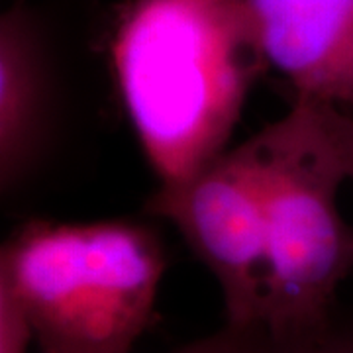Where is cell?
Wrapping results in <instances>:
<instances>
[{"instance_id":"obj_5","label":"cell","mask_w":353,"mask_h":353,"mask_svg":"<svg viewBox=\"0 0 353 353\" xmlns=\"http://www.w3.org/2000/svg\"><path fill=\"white\" fill-rule=\"evenodd\" d=\"M296 101L353 106V0H240Z\"/></svg>"},{"instance_id":"obj_7","label":"cell","mask_w":353,"mask_h":353,"mask_svg":"<svg viewBox=\"0 0 353 353\" xmlns=\"http://www.w3.org/2000/svg\"><path fill=\"white\" fill-rule=\"evenodd\" d=\"M261 353H353V330L341 328L338 320L316 334L287 341L265 338Z\"/></svg>"},{"instance_id":"obj_1","label":"cell","mask_w":353,"mask_h":353,"mask_svg":"<svg viewBox=\"0 0 353 353\" xmlns=\"http://www.w3.org/2000/svg\"><path fill=\"white\" fill-rule=\"evenodd\" d=\"M116 87L161 185L226 152L269 65L240 0H132L112 39Z\"/></svg>"},{"instance_id":"obj_8","label":"cell","mask_w":353,"mask_h":353,"mask_svg":"<svg viewBox=\"0 0 353 353\" xmlns=\"http://www.w3.org/2000/svg\"><path fill=\"white\" fill-rule=\"evenodd\" d=\"M314 110L316 120L330 139L334 152L340 159L345 176L353 181V118L338 110L328 102L308 101Z\"/></svg>"},{"instance_id":"obj_6","label":"cell","mask_w":353,"mask_h":353,"mask_svg":"<svg viewBox=\"0 0 353 353\" xmlns=\"http://www.w3.org/2000/svg\"><path fill=\"white\" fill-rule=\"evenodd\" d=\"M50 79L39 28L24 6L0 20V181L16 187L38 163L48 136Z\"/></svg>"},{"instance_id":"obj_4","label":"cell","mask_w":353,"mask_h":353,"mask_svg":"<svg viewBox=\"0 0 353 353\" xmlns=\"http://www.w3.org/2000/svg\"><path fill=\"white\" fill-rule=\"evenodd\" d=\"M148 212L175 224L220 285L226 324L261 334L267 277L261 155L255 136L183 183L161 185Z\"/></svg>"},{"instance_id":"obj_9","label":"cell","mask_w":353,"mask_h":353,"mask_svg":"<svg viewBox=\"0 0 353 353\" xmlns=\"http://www.w3.org/2000/svg\"><path fill=\"white\" fill-rule=\"evenodd\" d=\"M263 341V334L255 330L234 328L224 324V328H220L214 334L190 341L169 353H261Z\"/></svg>"},{"instance_id":"obj_3","label":"cell","mask_w":353,"mask_h":353,"mask_svg":"<svg viewBox=\"0 0 353 353\" xmlns=\"http://www.w3.org/2000/svg\"><path fill=\"white\" fill-rule=\"evenodd\" d=\"M255 139L267 241L261 334L304 338L336 322L338 290L353 271V228L338 206L347 176L308 101Z\"/></svg>"},{"instance_id":"obj_10","label":"cell","mask_w":353,"mask_h":353,"mask_svg":"<svg viewBox=\"0 0 353 353\" xmlns=\"http://www.w3.org/2000/svg\"><path fill=\"white\" fill-rule=\"evenodd\" d=\"M34 334L20 303L0 285V353H28Z\"/></svg>"},{"instance_id":"obj_2","label":"cell","mask_w":353,"mask_h":353,"mask_svg":"<svg viewBox=\"0 0 353 353\" xmlns=\"http://www.w3.org/2000/svg\"><path fill=\"white\" fill-rule=\"evenodd\" d=\"M165 253L136 222L32 220L0 253V285L41 353H132L152 322Z\"/></svg>"}]
</instances>
